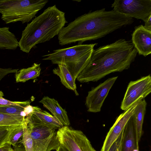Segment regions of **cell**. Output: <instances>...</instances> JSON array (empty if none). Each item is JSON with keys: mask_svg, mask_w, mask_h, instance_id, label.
<instances>
[{"mask_svg": "<svg viewBox=\"0 0 151 151\" xmlns=\"http://www.w3.org/2000/svg\"><path fill=\"white\" fill-rule=\"evenodd\" d=\"M18 47V41L9 27H0V49L14 50Z\"/></svg>", "mask_w": 151, "mask_h": 151, "instance_id": "obj_18", "label": "cell"}, {"mask_svg": "<svg viewBox=\"0 0 151 151\" xmlns=\"http://www.w3.org/2000/svg\"><path fill=\"white\" fill-rule=\"evenodd\" d=\"M40 65L34 63L30 67L19 70L15 75L16 82H25L39 77L41 70Z\"/></svg>", "mask_w": 151, "mask_h": 151, "instance_id": "obj_19", "label": "cell"}, {"mask_svg": "<svg viewBox=\"0 0 151 151\" xmlns=\"http://www.w3.org/2000/svg\"><path fill=\"white\" fill-rule=\"evenodd\" d=\"M118 76L107 79L89 91L86 97L85 105L89 112H99L109 92Z\"/></svg>", "mask_w": 151, "mask_h": 151, "instance_id": "obj_10", "label": "cell"}, {"mask_svg": "<svg viewBox=\"0 0 151 151\" xmlns=\"http://www.w3.org/2000/svg\"><path fill=\"white\" fill-rule=\"evenodd\" d=\"M133 151H139V150L137 149H135Z\"/></svg>", "mask_w": 151, "mask_h": 151, "instance_id": "obj_33", "label": "cell"}, {"mask_svg": "<svg viewBox=\"0 0 151 151\" xmlns=\"http://www.w3.org/2000/svg\"><path fill=\"white\" fill-rule=\"evenodd\" d=\"M28 117L27 126L32 139L34 151L56 150L60 145L57 131L53 128L36 124Z\"/></svg>", "mask_w": 151, "mask_h": 151, "instance_id": "obj_6", "label": "cell"}, {"mask_svg": "<svg viewBox=\"0 0 151 151\" xmlns=\"http://www.w3.org/2000/svg\"><path fill=\"white\" fill-rule=\"evenodd\" d=\"M147 104V102L145 99L139 101L135 107L134 114L132 116L136 143L138 147L139 143L142 135V125Z\"/></svg>", "mask_w": 151, "mask_h": 151, "instance_id": "obj_15", "label": "cell"}, {"mask_svg": "<svg viewBox=\"0 0 151 151\" xmlns=\"http://www.w3.org/2000/svg\"><path fill=\"white\" fill-rule=\"evenodd\" d=\"M111 7L119 14L145 22L151 16V0H115Z\"/></svg>", "mask_w": 151, "mask_h": 151, "instance_id": "obj_8", "label": "cell"}, {"mask_svg": "<svg viewBox=\"0 0 151 151\" xmlns=\"http://www.w3.org/2000/svg\"><path fill=\"white\" fill-rule=\"evenodd\" d=\"M33 109V106L30 105L25 108L17 106L0 105V113L19 115L26 117L32 115Z\"/></svg>", "mask_w": 151, "mask_h": 151, "instance_id": "obj_20", "label": "cell"}, {"mask_svg": "<svg viewBox=\"0 0 151 151\" xmlns=\"http://www.w3.org/2000/svg\"><path fill=\"white\" fill-rule=\"evenodd\" d=\"M139 102L133 104L117 117L106 137L101 151H109L113 143L120 135L130 118L133 114L135 109Z\"/></svg>", "mask_w": 151, "mask_h": 151, "instance_id": "obj_11", "label": "cell"}, {"mask_svg": "<svg viewBox=\"0 0 151 151\" xmlns=\"http://www.w3.org/2000/svg\"><path fill=\"white\" fill-rule=\"evenodd\" d=\"M56 151H68L65 148L61 145H60Z\"/></svg>", "mask_w": 151, "mask_h": 151, "instance_id": "obj_30", "label": "cell"}, {"mask_svg": "<svg viewBox=\"0 0 151 151\" xmlns=\"http://www.w3.org/2000/svg\"><path fill=\"white\" fill-rule=\"evenodd\" d=\"M139 147L137 144L134 126L132 116L124 128L122 143L121 151H133Z\"/></svg>", "mask_w": 151, "mask_h": 151, "instance_id": "obj_16", "label": "cell"}, {"mask_svg": "<svg viewBox=\"0 0 151 151\" xmlns=\"http://www.w3.org/2000/svg\"><path fill=\"white\" fill-rule=\"evenodd\" d=\"M97 43L78 44L72 47L53 50V53L43 56L42 60L52 63L65 66L74 79L88 64L94 47Z\"/></svg>", "mask_w": 151, "mask_h": 151, "instance_id": "obj_4", "label": "cell"}, {"mask_svg": "<svg viewBox=\"0 0 151 151\" xmlns=\"http://www.w3.org/2000/svg\"><path fill=\"white\" fill-rule=\"evenodd\" d=\"M25 118L19 115L0 113V126L13 127L22 124Z\"/></svg>", "mask_w": 151, "mask_h": 151, "instance_id": "obj_21", "label": "cell"}, {"mask_svg": "<svg viewBox=\"0 0 151 151\" xmlns=\"http://www.w3.org/2000/svg\"><path fill=\"white\" fill-rule=\"evenodd\" d=\"M124 129L117 139L113 143L108 151H116L120 145L122 143Z\"/></svg>", "mask_w": 151, "mask_h": 151, "instance_id": "obj_26", "label": "cell"}, {"mask_svg": "<svg viewBox=\"0 0 151 151\" xmlns=\"http://www.w3.org/2000/svg\"><path fill=\"white\" fill-rule=\"evenodd\" d=\"M47 0H0L1 19L6 24L21 22L28 23L35 17Z\"/></svg>", "mask_w": 151, "mask_h": 151, "instance_id": "obj_5", "label": "cell"}, {"mask_svg": "<svg viewBox=\"0 0 151 151\" xmlns=\"http://www.w3.org/2000/svg\"><path fill=\"white\" fill-rule=\"evenodd\" d=\"M133 18L105 8L85 14L64 27L58 35L61 45L95 40L126 25L132 24Z\"/></svg>", "mask_w": 151, "mask_h": 151, "instance_id": "obj_1", "label": "cell"}, {"mask_svg": "<svg viewBox=\"0 0 151 151\" xmlns=\"http://www.w3.org/2000/svg\"><path fill=\"white\" fill-rule=\"evenodd\" d=\"M28 119V116L26 117L22 124L23 134L22 139L19 142L23 144L26 151H34L32 139L27 126Z\"/></svg>", "mask_w": 151, "mask_h": 151, "instance_id": "obj_22", "label": "cell"}, {"mask_svg": "<svg viewBox=\"0 0 151 151\" xmlns=\"http://www.w3.org/2000/svg\"><path fill=\"white\" fill-rule=\"evenodd\" d=\"M132 42L139 55L145 57L151 53V31L142 25L135 27L132 34Z\"/></svg>", "mask_w": 151, "mask_h": 151, "instance_id": "obj_12", "label": "cell"}, {"mask_svg": "<svg viewBox=\"0 0 151 151\" xmlns=\"http://www.w3.org/2000/svg\"><path fill=\"white\" fill-rule=\"evenodd\" d=\"M4 96L3 93L1 91H0V97H3Z\"/></svg>", "mask_w": 151, "mask_h": 151, "instance_id": "obj_32", "label": "cell"}, {"mask_svg": "<svg viewBox=\"0 0 151 151\" xmlns=\"http://www.w3.org/2000/svg\"><path fill=\"white\" fill-rule=\"evenodd\" d=\"M13 148L14 151H26L23 144L20 142L15 147Z\"/></svg>", "mask_w": 151, "mask_h": 151, "instance_id": "obj_28", "label": "cell"}, {"mask_svg": "<svg viewBox=\"0 0 151 151\" xmlns=\"http://www.w3.org/2000/svg\"><path fill=\"white\" fill-rule=\"evenodd\" d=\"M32 121L34 123L58 129L63 127L53 116L47 111L42 110L38 106H33Z\"/></svg>", "mask_w": 151, "mask_h": 151, "instance_id": "obj_14", "label": "cell"}, {"mask_svg": "<svg viewBox=\"0 0 151 151\" xmlns=\"http://www.w3.org/2000/svg\"><path fill=\"white\" fill-rule=\"evenodd\" d=\"M16 126H0V147L8 142L11 133Z\"/></svg>", "mask_w": 151, "mask_h": 151, "instance_id": "obj_24", "label": "cell"}, {"mask_svg": "<svg viewBox=\"0 0 151 151\" xmlns=\"http://www.w3.org/2000/svg\"><path fill=\"white\" fill-rule=\"evenodd\" d=\"M144 27L147 29L151 31V16L145 22Z\"/></svg>", "mask_w": 151, "mask_h": 151, "instance_id": "obj_29", "label": "cell"}, {"mask_svg": "<svg viewBox=\"0 0 151 151\" xmlns=\"http://www.w3.org/2000/svg\"><path fill=\"white\" fill-rule=\"evenodd\" d=\"M151 92L150 75L129 83L120 106L124 111L146 97Z\"/></svg>", "mask_w": 151, "mask_h": 151, "instance_id": "obj_9", "label": "cell"}, {"mask_svg": "<svg viewBox=\"0 0 151 151\" xmlns=\"http://www.w3.org/2000/svg\"><path fill=\"white\" fill-rule=\"evenodd\" d=\"M54 74L58 76L62 83L67 88L74 91L78 95L76 89L75 80L69 70L65 66L58 64L57 68L52 70Z\"/></svg>", "mask_w": 151, "mask_h": 151, "instance_id": "obj_17", "label": "cell"}, {"mask_svg": "<svg viewBox=\"0 0 151 151\" xmlns=\"http://www.w3.org/2000/svg\"><path fill=\"white\" fill-rule=\"evenodd\" d=\"M31 101H13L0 97V105L17 106L22 108H25L30 105Z\"/></svg>", "mask_w": 151, "mask_h": 151, "instance_id": "obj_25", "label": "cell"}, {"mask_svg": "<svg viewBox=\"0 0 151 151\" xmlns=\"http://www.w3.org/2000/svg\"><path fill=\"white\" fill-rule=\"evenodd\" d=\"M57 136L60 145L68 151H96L81 130L64 126L57 131Z\"/></svg>", "mask_w": 151, "mask_h": 151, "instance_id": "obj_7", "label": "cell"}, {"mask_svg": "<svg viewBox=\"0 0 151 151\" xmlns=\"http://www.w3.org/2000/svg\"><path fill=\"white\" fill-rule=\"evenodd\" d=\"M122 147V143L120 145L119 147L117 149L116 151H121Z\"/></svg>", "mask_w": 151, "mask_h": 151, "instance_id": "obj_31", "label": "cell"}, {"mask_svg": "<svg viewBox=\"0 0 151 151\" xmlns=\"http://www.w3.org/2000/svg\"><path fill=\"white\" fill-rule=\"evenodd\" d=\"M23 134L22 124L16 127L11 133L8 143L12 145L13 147H15L21 141L20 139L22 138Z\"/></svg>", "mask_w": 151, "mask_h": 151, "instance_id": "obj_23", "label": "cell"}, {"mask_svg": "<svg viewBox=\"0 0 151 151\" xmlns=\"http://www.w3.org/2000/svg\"><path fill=\"white\" fill-rule=\"evenodd\" d=\"M0 151H14L11 145L7 143L0 147Z\"/></svg>", "mask_w": 151, "mask_h": 151, "instance_id": "obj_27", "label": "cell"}, {"mask_svg": "<svg viewBox=\"0 0 151 151\" xmlns=\"http://www.w3.org/2000/svg\"><path fill=\"white\" fill-rule=\"evenodd\" d=\"M67 23L65 12L55 5L49 6L27 24L22 32L18 47L22 51L29 53L37 44L58 35Z\"/></svg>", "mask_w": 151, "mask_h": 151, "instance_id": "obj_3", "label": "cell"}, {"mask_svg": "<svg viewBox=\"0 0 151 151\" xmlns=\"http://www.w3.org/2000/svg\"><path fill=\"white\" fill-rule=\"evenodd\" d=\"M39 102L51 113L53 116L63 127L70 125V122L67 111L61 106L56 100L54 98L45 96Z\"/></svg>", "mask_w": 151, "mask_h": 151, "instance_id": "obj_13", "label": "cell"}, {"mask_svg": "<svg viewBox=\"0 0 151 151\" xmlns=\"http://www.w3.org/2000/svg\"><path fill=\"white\" fill-rule=\"evenodd\" d=\"M137 52L131 41L121 39L93 50L77 79L81 83L98 81L109 74L129 69Z\"/></svg>", "mask_w": 151, "mask_h": 151, "instance_id": "obj_2", "label": "cell"}]
</instances>
